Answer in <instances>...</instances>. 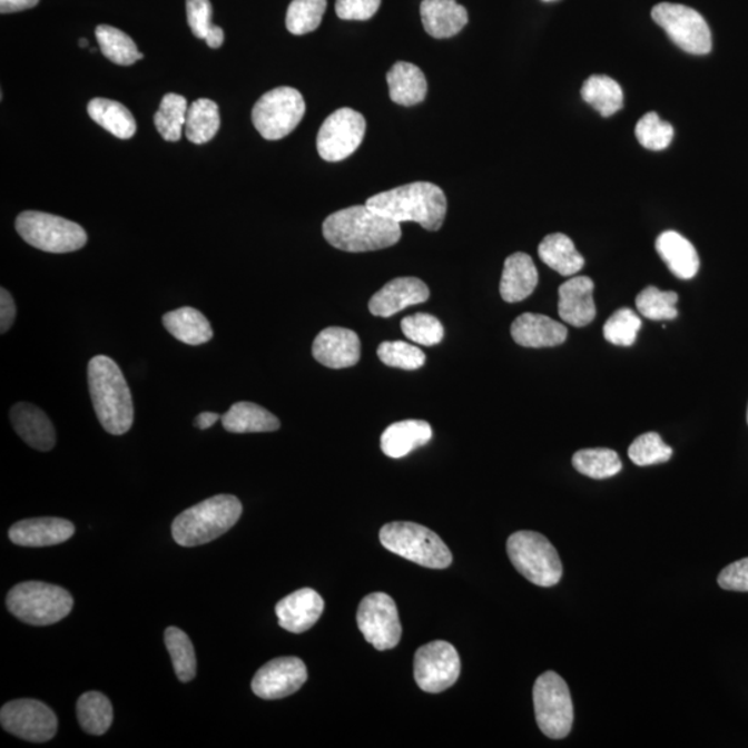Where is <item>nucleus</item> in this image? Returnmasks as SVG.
I'll use <instances>...</instances> for the list:
<instances>
[{
	"label": "nucleus",
	"instance_id": "09e8293b",
	"mask_svg": "<svg viewBox=\"0 0 748 748\" xmlns=\"http://www.w3.org/2000/svg\"><path fill=\"white\" fill-rule=\"evenodd\" d=\"M382 0H337L336 13L342 20L365 21L372 19Z\"/></svg>",
	"mask_w": 748,
	"mask_h": 748
},
{
	"label": "nucleus",
	"instance_id": "4c0bfd02",
	"mask_svg": "<svg viewBox=\"0 0 748 748\" xmlns=\"http://www.w3.org/2000/svg\"><path fill=\"white\" fill-rule=\"evenodd\" d=\"M187 110H189V106H187L184 96L177 94L164 96L160 109L155 116L158 134L167 141H178L183 138Z\"/></svg>",
	"mask_w": 748,
	"mask_h": 748
},
{
	"label": "nucleus",
	"instance_id": "58836bf2",
	"mask_svg": "<svg viewBox=\"0 0 748 748\" xmlns=\"http://www.w3.org/2000/svg\"><path fill=\"white\" fill-rule=\"evenodd\" d=\"M164 639L179 681H193L196 677L197 661L190 638L179 628L171 627L167 628Z\"/></svg>",
	"mask_w": 748,
	"mask_h": 748
},
{
	"label": "nucleus",
	"instance_id": "603ef678",
	"mask_svg": "<svg viewBox=\"0 0 748 748\" xmlns=\"http://www.w3.org/2000/svg\"><path fill=\"white\" fill-rule=\"evenodd\" d=\"M39 0H0V13H16L27 9L36 8Z\"/></svg>",
	"mask_w": 748,
	"mask_h": 748
},
{
	"label": "nucleus",
	"instance_id": "a878e982",
	"mask_svg": "<svg viewBox=\"0 0 748 748\" xmlns=\"http://www.w3.org/2000/svg\"><path fill=\"white\" fill-rule=\"evenodd\" d=\"M656 249L672 275L682 280L693 279L700 268L696 248L676 230H667L657 237Z\"/></svg>",
	"mask_w": 748,
	"mask_h": 748
},
{
	"label": "nucleus",
	"instance_id": "473e14b6",
	"mask_svg": "<svg viewBox=\"0 0 748 748\" xmlns=\"http://www.w3.org/2000/svg\"><path fill=\"white\" fill-rule=\"evenodd\" d=\"M77 716L83 732L94 736L105 735L115 718L110 700L99 691H88L79 697Z\"/></svg>",
	"mask_w": 748,
	"mask_h": 748
},
{
	"label": "nucleus",
	"instance_id": "0eeeda50",
	"mask_svg": "<svg viewBox=\"0 0 748 748\" xmlns=\"http://www.w3.org/2000/svg\"><path fill=\"white\" fill-rule=\"evenodd\" d=\"M506 548L514 569L535 585L551 588L558 585L563 577V564L557 548L540 532H514L509 537Z\"/></svg>",
	"mask_w": 748,
	"mask_h": 748
},
{
	"label": "nucleus",
	"instance_id": "2eb2a0df",
	"mask_svg": "<svg viewBox=\"0 0 748 748\" xmlns=\"http://www.w3.org/2000/svg\"><path fill=\"white\" fill-rule=\"evenodd\" d=\"M461 657L451 643L435 640L422 646L415 654V681L427 693L452 688L461 676Z\"/></svg>",
	"mask_w": 748,
	"mask_h": 748
},
{
	"label": "nucleus",
	"instance_id": "6ab92c4d",
	"mask_svg": "<svg viewBox=\"0 0 748 748\" xmlns=\"http://www.w3.org/2000/svg\"><path fill=\"white\" fill-rule=\"evenodd\" d=\"M325 609L319 593L311 588H303L276 604V617L279 626L288 632L303 633L315 626Z\"/></svg>",
	"mask_w": 748,
	"mask_h": 748
},
{
	"label": "nucleus",
	"instance_id": "79ce46f5",
	"mask_svg": "<svg viewBox=\"0 0 748 748\" xmlns=\"http://www.w3.org/2000/svg\"><path fill=\"white\" fill-rule=\"evenodd\" d=\"M377 355L384 365L404 371H417L426 364L423 351L405 342H384L378 345Z\"/></svg>",
	"mask_w": 748,
	"mask_h": 748
},
{
	"label": "nucleus",
	"instance_id": "a19ab883",
	"mask_svg": "<svg viewBox=\"0 0 748 748\" xmlns=\"http://www.w3.org/2000/svg\"><path fill=\"white\" fill-rule=\"evenodd\" d=\"M678 294L661 292L654 286L646 287L637 297V308L651 321H671L678 316Z\"/></svg>",
	"mask_w": 748,
	"mask_h": 748
},
{
	"label": "nucleus",
	"instance_id": "a211bd4d",
	"mask_svg": "<svg viewBox=\"0 0 748 748\" xmlns=\"http://www.w3.org/2000/svg\"><path fill=\"white\" fill-rule=\"evenodd\" d=\"M430 291L426 283L417 277H396L378 291L371 299V314L391 317L412 305L426 303Z\"/></svg>",
	"mask_w": 748,
	"mask_h": 748
},
{
	"label": "nucleus",
	"instance_id": "de8ad7c7",
	"mask_svg": "<svg viewBox=\"0 0 748 748\" xmlns=\"http://www.w3.org/2000/svg\"><path fill=\"white\" fill-rule=\"evenodd\" d=\"M187 22L193 36L206 39L211 30L213 4L209 0H186Z\"/></svg>",
	"mask_w": 748,
	"mask_h": 748
},
{
	"label": "nucleus",
	"instance_id": "72a5a7b5",
	"mask_svg": "<svg viewBox=\"0 0 748 748\" xmlns=\"http://www.w3.org/2000/svg\"><path fill=\"white\" fill-rule=\"evenodd\" d=\"M220 127L219 109L215 101L198 99L187 110L185 134L195 145H204L214 139Z\"/></svg>",
	"mask_w": 748,
	"mask_h": 748
},
{
	"label": "nucleus",
	"instance_id": "aec40b11",
	"mask_svg": "<svg viewBox=\"0 0 748 748\" xmlns=\"http://www.w3.org/2000/svg\"><path fill=\"white\" fill-rule=\"evenodd\" d=\"M76 534L71 521L58 518L21 520L11 526L10 541L19 547L45 548L66 542Z\"/></svg>",
	"mask_w": 748,
	"mask_h": 748
},
{
	"label": "nucleus",
	"instance_id": "6e6552de",
	"mask_svg": "<svg viewBox=\"0 0 748 748\" xmlns=\"http://www.w3.org/2000/svg\"><path fill=\"white\" fill-rule=\"evenodd\" d=\"M16 229L28 245L45 253L78 252L88 242L81 225L47 213H21L16 219Z\"/></svg>",
	"mask_w": 748,
	"mask_h": 748
},
{
	"label": "nucleus",
	"instance_id": "ea45409f",
	"mask_svg": "<svg viewBox=\"0 0 748 748\" xmlns=\"http://www.w3.org/2000/svg\"><path fill=\"white\" fill-rule=\"evenodd\" d=\"M327 0H293L286 14L287 30L294 36H305L319 28Z\"/></svg>",
	"mask_w": 748,
	"mask_h": 748
},
{
	"label": "nucleus",
	"instance_id": "8fccbe9b",
	"mask_svg": "<svg viewBox=\"0 0 748 748\" xmlns=\"http://www.w3.org/2000/svg\"><path fill=\"white\" fill-rule=\"evenodd\" d=\"M718 583L725 591L748 592V558L725 567Z\"/></svg>",
	"mask_w": 748,
	"mask_h": 748
},
{
	"label": "nucleus",
	"instance_id": "a18cd8bd",
	"mask_svg": "<svg viewBox=\"0 0 748 748\" xmlns=\"http://www.w3.org/2000/svg\"><path fill=\"white\" fill-rule=\"evenodd\" d=\"M634 135L646 149L660 151L671 145L673 128L670 122L661 121L659 115L651 111L640 118L634 128Z\"/></svg>",
	"mask_w": 748,
	"mask_h": 748
},
{
	"label": "nucleus",
	"instance_id": "bb28decb",
	"mask_svg": "<svg viewBox=\"0 0 748 748\" xmlns=\"http://www.w3.org/2000/svg\"><path fill=\"white\" fill-rule=\"evenodd\" d=\"M390 98L400 106H416L427 96V79L423 71L411 62H395L387 72Z\"/></svg>",
	"mask_w": 748,
	"mask_h": 748
},
{
	"label": "nucleus",
	"instance_id": "423d86ee",
	"mask_svg": "<svg viewBox=\"0 0 748 748\" xmlns=\"http://www.w3.org/2000/svg\"><path fill=\"white\" fill-rule=\"evenodd\" d=\"M6 604L10 613L20 621L47 627L71 613L73 599L65 588L30 581L11 588Z\"/></svg>",
	"mask_w": 748,
	"mask_h": 748
},
{
	"label": "nucleus",
	"instance_id": "1a4fd4ad",
	"mask_svg": "<svg viewBox=\"0 0 748 748\" xmlns=\"http://www.w3.org/2000/svg\"><path fill=\"white\" fill-rule=\"evenodd\" d=\"M532 696L537 724L542 734L554 740L567 738L574 722V706L564 679L553 671L542 673L537 679Z\"/></svg>",
	"mask_w": 748,
	"mask_h": 748
},
{
	"label": "nucleus",
	"instance_id": "4be33fe9",
	"mask_svg": "<svg viewBox=\"0 0 748 748\" xmlns=\"http://www.w3.org/2000/svg\"><path fill=\"white\" fill-rule=\"evenodd\" d=\"M10 421L14 432L33 450L48 452L56 444V432L52 422L41 407L32 404H20L11 407Z\"/></svg>",
	"mask_w": 748,
	"mask_h": 748
},
{
	"label": "nucleus",
	"instance_id": "4d7b16f0",
	"mask_svg": "<svg viewBox=\"0 0 748 748\" xmlns=\"http://www.w3.org/2000/svg\"><path fill=\"white\" fill-rule=\"evenodd\" d=\"M543 2H553V0H543Z\"/></svg>",
	"mask_w": 748,
	"mask_h": 748
},
{
	"label": "nucleus",
	"instance_id": "3c124183",
	"mask_svg": "<svg viewBox=\"0 0 748 748\" xmlns=\"http://www.w3.org/2000/svg\"><path fill=\"white\" fill-rule=\"evenodd\" d=\"M17 308L13 297L6 291L0 288V333L4 334L10 331L16 319Z\"/></svg>",
	"mask_w": 748,
	"mask_h": 748
},
{
	"label": "nucleus",
	"instance_id": "13d9d810",
	"mask_svg": "<svg viewBox=\"0 0 748 748\" xmlns=\"http://www.w3.org/2000/svg\"><path fill=\"white\" fill-rule=\"evenodd\" d=\"M747 422H748V410H747Z\"/></svg>",
	"mask_w": 748,
	"mask_h": 748
},
{
	"label": "nucleus",
	"instance_id": "c85d7f7f",
	"mask_svg": "<svg viewBox=\"0 0 748 748\" xmlns=\"http://www.w3.org/2000/svg\"><path fill=\"white\" fill-rule=\"evenodd\" d=\"M220 421L225 430L235 434L272 433L280 429L279 419L253 402H237Z\"/></svg>",
	"mask_w": 748,
	"mask_h": 748
},
{
	"label": "nucleus",
	"instance_id": "dca6fc26",
	"mask_svg": "<svg viewBox=\"0 0 748 748\" xmlns=\"http://www.w3.org/2000/svg\"><path fill=\"white\" fill-rule=\"evenodd\" d=\"M308 671L298 657H280L266 662L255 673L252 688L264 700H279L296 693L307 682Z\"/></svg>",
	"mask_w": 748,
	"mask_h": 748
},
{
	"label": "nucleus",
	"instance_id": "37998d69",
	"mask_svg": "<svg viewBox=\"0 0 748 748\" xmlns=\"http://www.w3.org/2000/svg\"><path fill=\"white\" fill-rule=\"evenodd\" d=\"M672 447L662 441L660 434L646 433L629 446L628 456L637 466L666 463L672 457Z\"/></svg>",
	"mask_w": 748,
	"mask_h": 748
},
{
	"label": "nucleus",
	"instance_id": "5fc2aeb1",
	"mask_svg": "<svg viewBox=\"0 0 748 748\" xmlns=\"http://www.w3.org/2000/svg\"><path fill=\"white\" fill-rule=\"evenodd\" d=\"M220 416L214 412H203L195 419V426L200 430L213 427L219 421Z\"/></svg>",
	"mask_w": 748,
	"mask_h": 748
},
{
	"label": "nucleus",
	"instance_id": "f8f14e48",
	"mask_svg": "<svg viewBox=\"0 0 748 748\" xmlns=\"http://www.w3.org/2000/svg\"><path fill=\"white\" fill-rule=\"evenodd\" d=\"M365 132V117L350 107H343L322 124L316 138L317 152L325 161H343L358 149Z\"/></svg>",
	"mask_w": 748,
	"mask_h": 748
},
{
	"label": "nucleus",
	"instance_id": "c756f323",
	"mask_svg": "<svg viewBox=\"0 0 748 748\" xmlns=\"http://www.w3.org/2000/svg\"><path fill=\"white\" fill-rule=\"evenodd\" d=\"M163 325L175 338L189 345L206 344L214 336L211 323L200 311L191 307L168 312L163 316Z\"/></svg>",
	"mask_w": 748,
	"mask_h": 748
},
{
	"label": "nucleus",
	"instance_id": "e433bc0d",
	"mask_svg": "<svg viewBox=\"0 0 748 748\" xmlns=\"http://www.w3.org/2000/svg\"><path fill=\"white\" fill-rule=\"evenodd\" d=\"M96 38H98L101 53L115 65L132 66L136 61L144 59V55L139 52L132 38L116 27L99 26L96 28Z\"/></svg>",
	"mask_w": 748,
	"mask_h": 748
},
{
	"label": "nucleus",
	"instance_id": "9b49d317",
	"mask_svg": "<svg viewBox=\"0 0 748 748\" xmlns=\"http://www.w3.org/2000/svg\"><path fill=\"white\" fill-rule=\"evenodd\" d=\"M651 19L683 52L700 56L711 52L710 27L695 9L678 3H659L651 10Z\"/></svg>",
	"mask_w": 748,
	"mask_h": 748
},
{
	"label": "nucleus",
	"instance_id": "6e6d98bb",
	"mask_svg": "<svg viewBox=\"0 0 748 748\" xmlns=\"http://www.w3.org/2000/svg\"><path fill=\"white\" fill-rule=\"evenodd\" d=\"M79 47H81V48H83V47H88V41H87V39H81V41H79Z\"/></svg>",
	"mask_w": 748,
	"mask_h": 748
},
{
	"label": "nucleus",
	"instance_id": "49530a36",
	"mask_svg": "<svg viewBox=\"0 0 748 748\" xmlns=\"http://www.w3.org/2000/svg\"><path fill=\"white\" fill-rule=\"evenodd\" d=\"M401 328L402 333L411 342L426 345V347L440 344L442 338H444V326H442V323L435 316L423 314V312L406 316L401 322Z\"/></svg>",
	"mask_w": 748,
	"mask_h": 748
},
{
	"label": "nucleus",
	"instance_id": "c03bdc74",
	"mask_svg": "<svg viewBox=\"0 0 748 748\" xmlns=\"http://www.w3.org/2000/svg\"><path fill=\"white\" fill-rule=\"evenodd\" d=\"M640 327H642L640 317L632 309L621 308L606 322L603 334L611 344L619 345V347H631L637 342Z\"/></svg>",
	"mask_w": 748,
	"mask_h": 748
},
{
	"label": "nucleus",
	"instance_id": "f03ea898",
	"mask_svg": "<svg viewBox=\"0 0 748 748\" xmlns=\"http://www.w3.org/2000/svg\"><path fill=\"white\" fill-rule=\"evenodd\" d=\"M88 384L96 416L107 433L122 435L134 424V401L120 366L106 355L88 365Z\"/></svg>",
	"mask_w": 748,
	"mask_h": 748
},
{
	"label": "nucleus",
	"instance_id": "7ed1b4c3",
	"mask_svg": "<svg viewBox=\"0 0 748 748\" xmlns=\"http://www.w3.org/2000/svg\"><path fill=\"white\" fill-rule=\"evenodd\" d=\"M366 206L394 223H416L436 232L446 217V196L440 186L413 183L367 198Z\"/></svg>",
	"mask_w": 748,
	"mask_h": 748
},
{
	"label": "nucleus",
	"instance_id": "f704fd0d",
	"mask_svg": "<svg viewBox=\"0 0 748 748\" xmlns=\"http://www.w3.org/2000/svg\"><path fill=\"white\" fill-rule=\"evenodd\" d=\"M582 99L603 117H611L622 109L623 95L620 83L608 76H592L583 83Z\"/></svg>",
	"mask_w": 748,
	"mask_h": 748
},
{
	"label": "nucleus",
	"instance_id": "c9c22d12",
	"mask_svg": "<svg viewBox=\"0 0 748 748\" xmlns=\"http://www.w3.org/2000/svg\"><path fill=\"white\" fill-rule=\"evenodd\" d=\"M572 466L578 473L594 480L614 478L622 470L619 453L608 447H593L581 450L572 456Z\"/></svg>",
	"mask_w": 748,
	"mask_h": 748
},
{
	"label": "nucleus",
	"instance_id": "412c9836",
	"mask_svg": "<svg viewBox=\"0 0 748 748\" xmlns=\"http://www.w3.org/2000/svg\"><path fill=\"white\" fill-rule=\"evenodd\" d=\"M593 282L588 276H575L559 288V315L571 326L585 327L597 316L593 302Z\"/></svg>",
	"mask_w": 748,
	"mask_h": 748
},
{
	"label": "nucleus",
	"instance_id": "f3484780",
	"mask_svg": "<svg viewBox=\"0 0 748 748\" xmlns=\"http://www.w3.org/2000/svg\"><path fill=\"white\" fill-rule=\"evenodd\" d=\"M312 355L321 365L331 370L355 366L361 360V339L350 328L327 327L317 334Z\"/></svg>",
	"mask_w": 748,
	"mask_h": 748
},
{
	"label": "nucleus",
	"instance_id": "cd10ccee",
	"mask_svg": "<svg viewBox=\"0 0 748 748\" xmlns=\"http://www.w3.org/2000/svg\"><path fill=\"white\" fill-rule=\"evenodd\" d=\"M433 430L424 421H404L391 424L382 435V451L384 455L401 459L410 455L417 447L429 444Z\"/></svg>",
	"mask_w": 748,
	"mask_h": 748
},
{
	"label": "nucleus",
	"instance_id": "ddd939ff",
	"mask_svg": "<svg viewBox=\"0 0 748 748\" xmlns=\"http://www.w3.org/2000/svg\"><path fill=\"white\" fill-rule=\"evenodd\" d=\"M356 622L374 649L384 651L398 646L402 637L398 609L387 593H371L362 599Z\"/></svg>",
	"mask_w": 748,
	"mask_h": 748
},
{
	"label": "nucleus",
	"instance_id": "7c9ffc66",
	"mask_svg": "<svg viewBox=\"0 0 748 748\" xmlns=\"http://www.w3.org/2000/svg\"><path fill=\"white\" fill-rule=\"evenodd\" d=\"M538 254L543 264L557 270L561 276L575 275L585 265V259L577 252L574 243L563 234L547 236L538 247Z\"/></svg>",
	"mask_w": 748,
	"mask_h": 748
},
{
	"label": "nucleus",
	"instance_id": "20e7f679",
	"mask_svg": "<svg viewBox=\"0 0 748 748\" xmlns=\"http://www.w3.org/2000/svg\"><path fill=\"white\" fill-rule=\"evenodd\" d=\"M242 513V502L234 495L206 499L174 520V540L185 548L206 545L228 532Z\"/></svg>",
	"mask_w": 748,
	"mask_h": 748
},
{
	"label": "nucleus",
	"instance_id": "9d476101",
	"mask_svg": "<svg viewBox=\"0 0 748 748\" xmlns=\"http://www.w3.org/2000/svg\"><path fill=\"white\" fill-rule=\"evenodd\" d=\"M305 101L297 89L280 87L260 96L253 109V124L266 140H279L291 135L305 116Z\"/></svg>",
	"mask_w": 748,
	"mask_h": 748
},
{
	"label": "nucleus",
	"instance_id": "39448f33",
	"mask_svg": "<svg viewBox=\"0 0 748 748\" xmlns=\"http://www.w3.org/2000/svg\"><path fill=\"white\" fill-rule=\"evenodd\" d=\"M380 542L387 551L427 569L444 570L452 564V553L427 526L395 521L380 531Z\"/></svg>",
	"mask_w": 748,
	"mask_h": 748
},
{
	"label": "nucleus",
	"instance_id": "393cba45",
	"mask_svg": "<svg viewBox=\"0 0 748 748\" xmlns=\"http://www.w3.org/2000/svg\"><path fill=\"white\" fill-rule=\"evenodd\" d=\"M538 286V270L534 260L525 253H514L504 260L501 279V297L513 304L523 302Z\"/></svg>",
	"mask_w": 748,
	"mask_h": 748
},
{
	"label": "nucleus",
	"instance_id": "2f4dec72",
	"mask_svg": "<svg viewBox=\"0 0 748 748\" xmlns=\"http://www.w3.org/2000/svg\"><path fill=\"white\" fill-rule=\"evenodd\" d=\"M88 115L118 139H130L136 134L132 112L118 101L101 98L90 100Z\"/></svg>",
	"mask_w": 748,
	"mask_h": 748
},
{
	"label": "nucleus",
	"instance_id": "f257e3e1",
	"mask_svg": "<svg viewBox=\"0 0 748 748\" xmlns=\"http://www.w3.org/2000/svg\"><path fill=\"white\" fill-rule=\"evenodd\" d=\"M328 245L347 253L377 252L395 246L402 236L401 224L366 206L339 209L323 223Z\"/></svg>",
	"mask_w": 748,
	"mask_h": 748
},
{
	"label": "nucleus",
	"instance_id": "b1692460",
	"mask_svg": "<svg viewBox=\"0 0 748 748\" xmlns=\"http://www.w3.org/2000/svg\"><path fill=\"white\" fill-rule=\"evenodd\" d=\"M421 16L424 30L436 39L457 36L469 21L468 10L456 0H423Z\"/></svg>",
	"mask_w": 748,
	"mask_h": 748
},
{
	"label": "nucleus",
	"instance_id": "4468645a",
	"mask_svg": "<svg viewBox=\"0 0 748 748\" xmlns=\"http://www.w3.org/2000/svg\"><path fill=\"white\" fill-rule=\"evenodd\" d=\"M6 732L32 744H45L58 734V717L43 702L22 699L8 702L0 711Z\"/></svg>",
	"mask_w": 748,
	"mask_h": 748
},
{
	"label": "nucleus",
	"instance_id": "5701e85b",
	"mask_svg": "<svg viewBox=\"0 0 748 748\" xmlns=\"http://www.w3.org/2000/svg\"><path fill=\"white\" fill-rule=\"evenodd\" d=\"M512 337L525 348L558 347L567 339V327L551 317L523 314L513 322Z\"/></svg>",
	"mask_w": 748,
	"mask_h": 748
},
{
	"label": "nucleus",
	"instance_id": "864d4df0",
	"mask_svg": "<svg viewBox=\"0 0 748 748\" xmlns=\"http://www.w3.org/2000/svg\"><path fill=\"white\" fill-rule=\"evenodd\" d=\"M225 41V33L223 31V28L218 26H213L211 30H209L208 36L206 38V42L209 48L211 49H219L223 47Z\"/></svg>",
	"mask_w": 748,
	"mask_h": 748
}]
</instances>
